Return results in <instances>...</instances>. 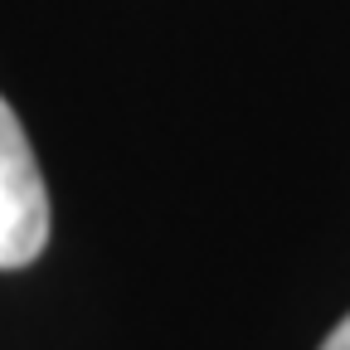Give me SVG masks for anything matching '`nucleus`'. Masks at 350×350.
Masks as SVG:
<instances>
[{
    "label": "nucleus",
    "mask_w": 350,
    "mask_h": 350,
    "mask_svg": "<svg viewBox=\"0 0 350 350\" xmlns=\"http://www.w3.org/2000/svg\"><path fill=\"white\" fill-rule=\"evenodd\" d=\"M49 243V190L15 107L0 98V273L29 268Z\"/></svg>",
    "instance_id": "1"
},
{
    "label": "nucleus",
    "mask_w": 350,
    "mask_h": 350,
    "mask_svg": "<svg viewBox=\"0 0 350 350\" xmlns=\"http://www.w3.org/2000/svg\"><path fill=\"white\" fill-rule=\"evenodd\" d=\"M321 350H350V312H345V317L336 321V331H331V336L321 340Z\"/></svg>",
    "instance_id": "2"
}]
</instances>
